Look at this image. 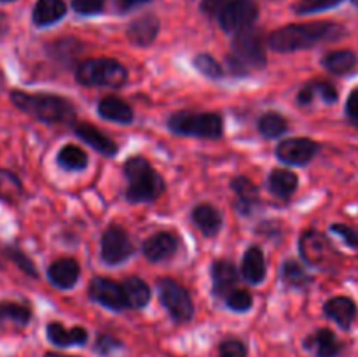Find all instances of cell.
<instances>
[{
  "mask_svg": "<svg viewBox=\"0 0 358 357\" xmlns=\"http://www.w3.org/2000/svg\"><path fill=\"white\" fill-rule=\"evenodd\" d=\"M343 35V28L336 23L317 21V23H296L278 28L269 35V48L278 52H292L299 49L313 48L325 41H336Z\"/></svg>",
  "mask_w": 358,
  "mask_h": 357,
  "instance_id": "6da1fadb",
  "label": "cell"
},
{
  "mask_svg": "<svg viewBox=\"0 0 358 357\" xmlns=\"http://www.w3.org/2000/svg\"><path fill=\"white\" fill-rule=\"evenodd\" d=\"M10 102L24 114L37 118L38 121L56 125V122H72L76 119V108L72 102L59 94L51 93H24L14 90L10 93Z\"/></svg>",
  "mask_w": 358,
  "mask_h": 357,
  "instance_id": "7a4b0ae2",
  "label": "cell"
},
{
  "mask_svg": "<svg viewBox=\"0 0 358 357\" xmlns=\"http://www.w3.org/2000/svg\"><path fill=\"white\" fill-rule=\"evenodd\" d=\"M124 175L128 178V189L124 192L128 202H154L164 192L163 177L150 167L145 158H129L124 164Z\"/></svg>",
  "mask_w": 358,
  "mask_h": 357,
  "instance_id": "3957f363",
  "label": "cell"
},
{
  "mask_svg": "<svg viewBox=\"0 0 358 357\" xmlns=\"http://www.w3.org/2000/svg\"><path fill=\"white\" fill-rule=\"evenodd\" d=\"M233 52L227 56V65L236 76H245L250 69H264L266 51L261 31L248 27L234 34Z\"/></svg>",
  "mask_w": 358,
  "mask_h": 357,
  "instance_id": "277c9868",
  "label": "cell"
},
{
  "mask_svg": "<svg viewBox=\"0 0 358 357\" xmlns=\"http://www.w3.org/2000/svg\"><path fill=\"white\" fill-rule=\"evenodd\" d=\"M76 79L84 86L121 88L128 80V70L114 58H90L77 66Z\"/></svg>",
  "mask_w": 358,
  "mask_h": 357,
  "instance_id": "5b68a950",
  "label": "cell"
},
{
  "mask_svg": "<svg viewBox=\"0 0 358 357\" xmlns=\"http://www.w3.org/2000/svg\"><path fill=\"white\" fill-rule=\"evenodd\" d=\"M168 128L177 135L199 136V139H219L224 132L222 118L215 112H175L168 119Z\"/></svg>",
  "mask_w": 358,
  "mask_h": 357,
  "instance_id": "8992f818",
  "label": "cell"
},
{
  "mask_svg": "<svg viewBox=\"0 0 358 357\" xmlns=\"http://www.w3.org/2000/svg\"><path fill=\"white\" fill-rule=\"evenodd\" d=\"M157 293H159L161 303L175 322L191 321L194 315V304L184 287L178 286L171 279H159L157 280Z\"/></svg>",
  "mask_w": 358,
  "mask_h": 357,
  "instance_id": "52a82bcc",
  "label": "cell"
},
{
  "mask_svg": "<svg viewBox=\"0 0 358 357\" xmlns=\"http://www.w3.org/2000/svg\"><path fill=\"white\" fill-rule=\"evenodd\" d=\"M257 14L259 9L254 0H229L217 14V20L222 30L236 34L243 28L252 27L257 20Z\"/></svg>",
  "mask_w": 358,
  "mask_h": 357,
  "instance_id": "ba28073f",
  "label": "cell"
},
{
  "mask_svg": "<svg viewBox=\"0 0 358 357\" xmlns=\"http://www.w3.org/2000/svg\"><path fill=\"white\" fill-rule=\"evenodd\" d=\"M135 252L131 238L122 227L110 226L101 237V259L107 265H121Z\"/></svg>",
  "mask_w": 358,
  "mask_h": 357,
  "instance_id": "9c48e42d",
  "label": "cell"
},
{
  "mask_svg": "<svg viewBox=\"0 0 358 357\" xmlns=\"http://www.w3.org/2000/svg\"><path fill=\"white\" fill-rule=\"evenodd\" d=\"M318 153V144L311 139L297 136V139L282 140L276 147V158L282 163L292 167H304L310 163Z\"/></svg>",
  "mask_w": 358,
  "mask_h": 357,
  "instance_id": "30bf717a",
  "label": "cell"
},
{
  "mask_svg": "<svg viewBox=\"0 0 358 357\" xmlns=\"http://www.w3.org/2000/svg\"><path fill=\"white\" fill-rule=\"evenodd\" d=\"M90 298L100 303L101 307L108 308V310L121 312L128 308L121 284H117L115 280L105 279V276H96V279L91 280Z\"/></svg>",
  "mask_w": 358,
  "mask_h": 357,
  "instance_id": "8fae6325",
  "label": "cell"
},
{
  "mask_svg": "<svg viewBox=\"0 0 358 357\" xmlns=\"http://www.w3.org/2000/svg\"><path fill=\"white\" fill-rule=\"evenodd\" d=\"M177 248L178 240L173 233H170V231H159V233L147 238L142 245L143 255H145L150 262L166 261V259H170L171 255L177 252Z\"/></svg>",
  "mask_w": 358,
  "mask_h": 357,
  "instance_id": "7c38bea8",
  "label": "cell"
},
{
  "mask_svg": "<svg viewBox=\"0 0 358 357\" xmlns=\"http://www.w3.org/2000/svg\"><path fill=\"white\" fill-rule=\"evenodd\" d=\"M299 248L304 261L310 262V265L313 266L324 265V262L327 261L329 254H331V247H329L327 238L315 230L303 233V237H301L299 240Z\"/></svg>",
  "mask_w": 358,
  "mask_h": 357,
  "instance_id": "4fadbf2b",
  "label": "cell"
},
{
  "mask_svg": "<svg viewBox=\"0 0 358 357\" xmlns=\"http://www.w3.org/2000/svg\"><path fill=\"white\" fill-rule=\"evenodd\" d=\"M157 31H159V20L154 14H143L129 23L126 35L131 44L143 48L152 44L154 38L157 37Z\"/></svg>",
  "mask_w": 358,
  "mask_h": 357,
  "instance_id": "5bb4252c",
  "label": "cell"
},
{
  "mask_svg": "<svg viewBox=\"0 0 358 357\" xmlns=\"http://www.w3.org/2000/svg\"><path fill=\"white\" fill-rule=\"evenodd\" d=\"M80 275V268L76 259L65 258L58 259L48 268V279L58 289H70L77 284Z\"/></svg>",
  "mask_w": 358,
  "mask_h": 357,
  "instance_id": "9a60e30c",
  "label": "cell"
},
{
  "mask_svg": "<svg viewBox=\"0 0 358 357\" xmlns=\"http://www.w3.org/2000/svg\"><path fill=\"white\" fill-rule=\"evenodd\" d=\"M231 189L236 196V206L241 214H252L255 206L259 205V189L250 178L247 177H234L231 181Z\"/></svg>",
  "mask_w": 358,
  "mask_h": 357,
  "instance_id": "2e32d148",
  "label": "cell"
},
{
  "mask_svg": "<svg viewBox=\"0 0 358 357\" xmlns=\"http://www.w3.org/2000/svg\"><path fill=\"white\" fill-rule=\"evenodd\" d=\"M266 272H268V266H266L262 248L257 247V245L248 247L243 255V261H241V275H243V279L248 284H261L266 279Z\"/></svg>",
  "mask_w": 358,
  "mask_h": 357,
  "instance_id": "e0dca14e",
  "label": "cell"
},
{
  "mask_svg": "<svg viewBox=\"0 0 358 357\" xmlns=\"http://www.w3.org/2000/svg\"><path fill=\"white\" fill-rule=\"evenodd\" d=\"M304 346L317 357H338L341 352V343L331 329H318L317 332L308 336Z\"/></svg>",
  "mask_w": 358,
  "mask_h": 357,
  "instance_id": "ac0fdd59",
  "label": "cell"
},
{
  "mask_svg": "<svg viewBox=\"0 0 358 357\" xmlns=\"http://www.w3.org/2000/svg\"><path fill=\"white\" fill-rule=\"evenodd\" d=\"M324 312L329 318H332V321L336 322V324L341 326L343 329H348L357 317V304L355 301L350 300V298L338 296L332 298V300H329L327 303H325Z\"/></svg>",
  "mask_w": 358,
  "mask_h": 357,
  "instance_id": "d6986e66",
  "label": "cell"
},
{
  "mask_svg": "<svg viewBox=\"0 0 358 357\" xmlns=\"http://www.w3.org/2000/svg\"><path fill=\"white\" fill-rule=\"evenodd\" d=\"M76 135L80 140L91 146L93 149H96L98 153L105 154V156H115L117 154V144L112 139H108L105 133H101L100 130L94 128V126L87 125V122H80L76 126Z\"/></svg>",
  "mask_w": 358,
  "mask_h": 357,
  "instance_id": "ffe728a7",
  "label": "cell"
},
{
  "mask_svg": "<svg viewBox=\"0 0 358 357\" xmlns=\"http://www.w3.org/2000/svg\"><path fill=\"white\" fill-rule=\"evenodd\" d=\"M191 217L192 223L201 230V233L205 237H215L220 231V227H222V216L210 203H199V205H196L192 209Z\"/></svg>",
  "mask_w": 358,
  "mask_h": 357,
  "instance_id": "44dd1931",
  "label": "cell"
},
{
  "mask_svg": "<svg viewBox=\"0 0 358 357\" xmlns=\"http://www.w3.org/2000/svg\"><path fill=\"white\" fill-rule=\"evenodd\" d=\"M48 340L56 346H72L84 345L87 342V331L84 328L66 329L59 322H49L48 324Z\"/></svg>",
  "mask_w": 358,
  "mask_h": 357,
  "instance_id": "7402d4cb",
  "label": "cell"
},
{
  "mask_svg": "<svg viewBox=\"0 0 358 357\" xmlns=\"http://www.w3.org/2000/svg\"><path fill=\"white\" fill-rule=\"evenodd\" d=\"M98 114L107 121L129 125L133 121V111L124 100L117 97H105L98 102Z\"/></svg>",
  "mask_w": 358,
  "mask_h": 357,
  "instance_id": "603a6c76",
  "label": "cell"
},
{
  "mask_svg": "<svg viewBox=\"0 0 358 357\" xmlns=\"http://www.w3.org/2000/svg\"><path fill=\"white\" fill-rule=\"evenodd\" d=\"M66 14V6L63 0H37L34 7V23L37 27H49Z\"/></svg>",
  "mask_w": 358,
  "mask_h": 357,
  "instance_id": "cb8c5ba5",
  "label": "cell"
},
{
  "mask_svg": "<svg viewBox=\"0 0 358 357\" xmlns=\"http://www.w3.org/2000/svg\"><path fill=\"white\" fill-rule=\"evenodd\" d=\"M238 280V272L234 268L233 262L226 261V259H219L212 265V282H213V290L215 294H222L226 296L233 286Z\"/></svg>",
  "mask_w": 358,
  "mask_h": 357,
  "instance_id": "d4e9b609",
  "label": "cell"
},
{
  "mask_svg": "<svg viewBox=\"0 0 358 357\" xmlns=\"http://www.w3.org/2000/svg\"><path fill=\"white\" fill-rule=\"evenodd\" d=\"M268 184L273 195L282 200H289L296 192L299 181H297V175L294 172L285 170V168H275L269 174Z\"/></svg>",
  "mask_w": 358,
  "mask_h": 357,
  "instance_id": "484cf974",
  "label": "cell"
},
{
  "mask_svg": "<svg viewBox=\"0 0 358 357\" xmlns=\"http://www.w3.org/2000/svg\"><path fill=\"white\" fill-rule=\"evenodd\" d=\"M128 308H143L150 300V287L138 276H128L122 282Z\"/></svg>",
  "mask_w": 358,
  "mask_h": 357,
  "instance_id": "4316f807",
  "label": "cell"
},
{
  "mask_svg": "<svg viewBox=\"0 0 358 357\" xmlns=\"http://www.w3.org/2000/svg\"><path fill=\"white\" fill-rule=\"evenodd\" d=\"M358 58L353 51H346V49H341V51H332L329 55H325L322 58V65L332 74H348L355 69Z\"/></svg>",
  "mask_w": 358,
  "mask_h": 357,
  "instance_id": "83f0119b",
  "label": "cell"
},
{
  "mask_svg": "<svg viewBox=\"0 0 358 357\" xmlns=\"http://www.w3.org/2000/svg\"><path fill=\"white\" fill-rule=\"evenodd\" d=\"M58 164L65 170L70 172H79L84 170L87 167V154L86 150H83L80 147L69 144V146H63L58 153Z\"/></svg>",
  "mask_w": 358,
  "mask_h": 357,
  "instance_id": "f1b7e54d",
  "label": "cell"
},
{
  "mask_svg": "<svg viewBox=\"0 0 358 357\" xmlns=\"http://www.w3.org/2000/svg\"><path fill=\"white\" fill-rule=\"evenodd\" d=\"M23 196V186L20 178L9 170L0 168V200L7 203H16Z\"/></svg>",
  "mask_w": 358,
  "mask_h": 357,
  "instance_id": "f546056e",
  "label": "cell"
},
{
  "mask_svg": "<svg viewBox=\"0 0 358 357\" xmlns=\"http://www.w3.org/2000/svg\"><path fill=\"white\" fill-rule=\"evenodd\" d=\"M31 318L30 307L14 301H0V322L10 321L14 324L27 326Z\"/></svg>",
  "mask_w": 358,
  "mask_h": 357,
  "instance_id": "4dcf8cb0",
  "label": "cell"
},
{
  "mask_svg": "<svg viewBox=\"0 0 358 357\" xmlns=\"http://www.w3.org/2000/svg\"><path fill=\"white\" fill-rule=\"evenodd\" d=\"M287 119L278 112H266L261 119H259V132L266 139H278L287 132Z\"/></svg>",
  "mask_w": 358,
  "mask_h": 357,
  "instance_id": "1f68e13d",
  "label": "cell"
},
{
  "mask_svg": "<svg viewBox=\"0 0 358 357\" xmlns=\"http://www.w3.org/2000/svg\"><path fill=\"white\" fill-rule=\"evenodd\" d=\"M192 63H194L196 70L201 72L205 77H208V79H220V77L224 76L222 65H220L213 56L206 55V52L196 56Z\"/></svg>",
  "mask_w": 358,
  "mask_h": 357,
  "instance_id": "d6a6232c",
  "label": "cell"
},
{
  "mask_svg": "<svg viewBox=\"0 0 358 357\" xmlns=\"http://www.w3.org/2000/svg\"><path fill=\"white\" fill-rule=\"evenodd\" d=\"M283 279L294 287H304L311 282V276L304 272L303 266L297 261H292V259L283 265Z\"/></svg>",
  "mask_w": 358,
  "mask_h": 357,
  "instance_id": "836d02e7",
  "label": "cell"
},
{
  "mask_svg": "<svg viewBox=\"0 0 358 357\" xmlns=\"http://www.w3.org/2000/svg\"><path fill=\"white\" fill-rule=\"evenodd\" d=\"M254 298L247 289H231L226 294V304L234 312H247L252 308Z\"/></svg>",
  "mask_w": 358,
  "mask_h": 357,
  "instance_id": "e575fe53",
  "label": "cell"
},
{
  "mask_svg": "<svg viewBox=\"0 0 358 357\" xmlns=\"http://www.w3.org/2000/svg\"><path fill=\"white\" fill-rule=\"evenodd\" d=\"M341 2L343 0H301L299 4H296L294 10H296L297 14L322 13V10H327L339 6Z\"/></svg>",
  "mask_w": 358,
  "mask_h": 357,
  "instance_id": "d590c367",
  "label": "cell"
},
{
  "mask_svg": "<svg viewBox=\"0 0 358 357\" xmlns=\"http://www.w3.org/2000/svg\"><path fill=\"white\" fill-rule=\"evenodd\" d=\"M219 357H247V346L240 340H224L219 345Z\"/></svg>",
  "mask_w": 358,
  "mask_h": 357,
  "instance_id": "8d00e7d4",
  "label": "cell"
},
{
  "mask_svg": "<svg viewBox=\"0 0 358 357\" xmlns=\"http://www.w3.org/2000/svg\"><path fill=\"white\" fill-rule=\"evenodd\" d=\"M105 6V0H72V7L79 14L91 16V14L101 13Z\"/></svg>",
  "mask_w": 358,
  "mask_h": 357,
  "instance_id": "74e56055",
  "label": "cell"
},
{
  "mask_svg": "<svg viewBox=\"0 0 358 357\" xmlns=\"http://www.w3.org/2000/svg\"><path fill=\"white\" fill-rule=\"evenodd\" d=\"M122 346V343L119 342L117 338H114V336L110 335H101L100 338H98L96 342V352L100 354V356H110L112 352H115V350H119Z\"/></svg>",
  "mask_w": 358,
  "mask_h": 357,
  "instance_id": "f35d334b",
  "label": "cell"
},
{
  "mask_svg": "<svg viewBox=\"0 0 358 357\" xmlns=\"http://www.w3.org/2000/svg\"><path fill=\"white\" fill-rule=\"evenodd\" d=\"M334 233H338L350 247H358V230L357 227L346 226V224H332L331 227Z\"/></svg>",
  "mask_w": 358,
  "mask_h": 357,
  "instance_id": "ab89813d",
  "label": "cell"
},
{
  "mask_svg": "<svg viewBox=\"0 0 358 357\" xmlns=\"http://www.w3.org/2000/svg\"><path fill=\"white\" fill-rule=\"evenodd\" d=\"M7 254H9V258L13 259V261L16 262V265L20 266V268L23 270L24 273H28V275H30V276L37 275V272H35V266L31 265V261L27 258V255L23 254V252L17 251V248L13 247V248H9V251H7Z\"/></svg>",
  "mask_w": 358,
  "mask_h": 357,
  "instance_id": "60d3db41",
  "label": "cell"
},
{
  "mask_svg": "<svg viewBox=\"0 0 358 357\" xmlns=\"http://www.w3.org/2000/svg\"><path fill=\"white\" fill-rule=\"evenodd\" d=\"M315 90H317V94H320L324 98V102L327 104H334L338 100V90L332 83H327V80H315Z\"/></svg>",
  "mask_w": 358,
  "mask_h": 357,
  "instance_id": "b9f144b4",
  "label": "cell"
},
{
  "mask_svg": "<svg viewBox=\"0 0 358 357\" xmlns=\"http://www.w3.org/2000/svg\"><path fill=\"white\" fill-rule=\"evenodd\" d=\"M227 2H229V0H203L201 10L205 14H208V16L217 18V14L220 13V9H222Z\"/></svg>",
  "mask_w": 358,
  "mask_h": 357,
  "instance_id": "7bdbcfd3",
  "label": "cell"
},
{
  "mask_svg": "<svg viewBox=\"0 0 358 357\" xmlns=\"http://www.w3.org/2000/svg\"><path fill=\"white\" fill-rule=\"evenodd\" d=\"M315 94H317V90H315V80H313V83H308L306 86L301 88L299 94H297V100H299V104L308 105V104H311V100L315 98Z\"/></svg>",
  "mask_w": 358,
  "mask_h": 357,
  "instance_id": "ee69618b",
  "label": "cell"
},
{
  "mask_svg": "<svg viewBox=\"0 0 358 357\" xmlns=\"http://www.w3.org/2000/svg\"><path fill=\"white\" fill-rule=\"evenodd\" d=\"M346 112H348L350 118L358 119V88L350 93L348 102H346Z\"/></svg>",
  "mask_w": 358,
  "mask_h": 357,
  "instance_id": "f6af8a7d",
  "label": "cell"
},
{
  "mask_svg": "<svg viewBox=\"0 0 358 357\" xmlns=\"http://www.w3.org/2000/svg\"><path fill=\"white\" fill-rule=\"evenodd\" d=\"M147 2H149V0H115V4H117V9L122 10V13H128V10L143 6V4H147Z\"/></svg>",
  "mask_w": 358,
  "mask_h": 357,
  "instance_id": "bcb514c9",
  "label": "cell"
},
{
  "mask_svg": "<svg viewBox=\"0 0 358 357\" xmlns=\"http://www.w3.org/2000/svg\"><path fill=\"white\" fill-rule=\"evenodd\" d=\"M3 24H6V16H3V14H0V30L3 28Z\"/></svg>",
  "mask_w": 358,
  "mask_h": 357,
  "instance_id": "7dc6e473",
  "label": "cell"
},
{
  "mask_svg": "<svg viewBox=\"0 0 358 357\" xmlns=\"http://www.w3.org/2000/svg\"><path fill=\"white\" fill-rule=\"evenodd\" d=\"M44 357H65V356H58V354H52V352H49V354H45Z\"/></svg>",
  "mask_w": 358,
  "mask_h": 357,
  "instance_id": "c3c4849f",
  "label": "cell"
},
{
  "mask_svg": "<svg viewBox=\"0 0 358 357\" xmlns=\"http://www.w3.org/2000/svg\"><path fill=\"white\" fill-rule=\"evenodd\" d=\"M0 2H13V0H0Z\"/></svg>",
  "mask_w": 358,
  "mask_h": 357,
  "instance_id": "681fc988",
  "label": "cell"
},
{
  "mask_svg": "<svg viewBox=\"0 0 358 357\" xmlns=\"http://www.w3.org/2000/svg\"><path fill=\"white\" fill-rule=\"evenodd\" d=\"M352 2H353V4H355V6H358V0H352Z\"/></svg>",
  "mask_w": 358,
  "mask_h": 357,
  "instance_id": "f907efd6",
  "label": "cell"
}]
</instances>
